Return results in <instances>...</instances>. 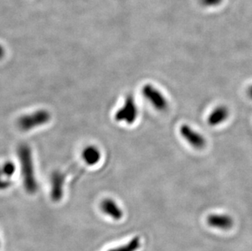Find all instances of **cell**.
<instances>
[{"mask_svg": "<svg viewBox=\"0 0 252 251\" xmlns=\"http://www.w3.org/2000/svg\"><path fill=\"white\" fill-rule=\"evenodd\" d=\"M17 155L21 162L25 189L30 194H33L38 191V182L36 180L31 147L27 144H22L17 150Z\"/></svg>", "mask_w": 252, "mask_h": 251, "instance_id": "obj_1", "label": "cell"}, {"mask_svg": "<svg viewBox=\"0 0 252 251\" xmlns=\"http://www.w3.org/2000/svg\"><path fill=\"white\" fill-rule=\"evenodd\" d=\"M51 114L45 109H39L27 115L20 117L17 120V126L23 131L33 130L49 123Z\"/></svg>", "mask_w": 252, "mask_h": 251, "instance_id": "obj_2", "label": "cell"}, {"mask_svg": "<svg viewBox=\"0 0 252 251\" xmlns=\"http://www.w3.org/2000/svg\"><path fill=\"white\" fill-rule=\"evenodd\" d=\"M138 118V107L136 105L133 95H128L125 99L123 106L115 113L114 119L119 123H125L131 125Z\"/></svg>", "mask_w": 252, "mask_h": 251, "instance_id": "obj_3", "label": "cell"}, {"mask_svg": "<svg viewBox=\"0 0 252 251\" xmlns=\"http://www.w3.org/2000/svg\"><path fill=\"white\" fill-rule=\"evenodd\" d=\"M144 97L158 111H164L168 107L167 98L152 84H145L141 89Z\"/></svg>", "mask_w": 252, "mask_h": 251, "instance_id": "obj_4", "label": "cell"}, {"mask_svg": "<svg viewBox=\"0 0 252 251\" xmlns=\"http://www.w3.org/2000/svg\"><path fill=\"white\" fill-rule=\"evenodd\" d=\"M180 133L181 136L196 150H202L206 147L207 140L203 135L193 130L190 126L183 124L180 127Z\"/></svg>", "mask_w": 252, "mask_h": 251, "instance_id": "obj_5", "label": "cell"}, {"mask_svg": "<svg viewBox=\"0 0 252 251\" xmlns=\"http://www.w3.org/2000/svg\"><path fill=\"white\" fill-rule=\"evenodd\" d=\"M207 223L210 227L228 231L233 227V220L225 214H212L207 216Z\"/></svg>", "mask_w": 252, "mask_h": 251, "instance_id": "obj_6", "label": "cell"}, {"mask_svg": "<svg viewBox=\"0 0 252 251\" xmlns=\"http://www.w3.org/2000/svg\"><path fill=\"white\" fill-rule=\"evenodd\" d=\"M65 175L61 171L53 172L51 176V197L54 201H59L63 197Z\"/></svg>", "mask_w": 252, "mask_h": 251, "instance_id": "obj_7", "label": "cell"}, {"mask_svg": "<svg viewBox=\"0 0 252 251\" xmlns=\"http://www.w3.org/2000/svg\"><path fill=\"white\" fill-rule=\"evenodd\" d=\"M229 116V110L224 105H220L212 110L207 119V123L211 126H217L225 122Z\"/></svg>", "mask_w": 252, "mask_h": 251, "instance_id": "obj_8", "label": "cell"}, {"mask_svg": "<svg viewBox=\"0 0 252 251\" xmlns=\"http://www.w3.org/2000/svg\"><path fill=\"white\" fill-rule=\"evenodd\" d=\"M100 208L104 213L114 219L115 220H119L123 218L124 213L119 205L112 199H105L100 204Z\"/></svg>", "mask_w": 252, "mask_h": 251, "instance_id": "obj_9", "label": "cell"}, {"mask_svg": "<svg viewBox=\"0 0 252 251\" xmlns=\"http://www.w3.org/2000/svg\"><path fill=\"white\" fill-rule=\"evenodd\" d=\"M82 158L88 166H94L100 161L101 154L98 148L89 145L82 152Z\"/></svg>", "mask_w": 252, "mask_h": 251, "instance_id": "obj_10", "label": "cell"}, {"mask_svg": "<svg viewBox=\"0 0 252 251\" xmlns=\"http://www.w3.org/2000/svg\"><path fill=\"white\" fill-rule=\"evenodd\" d=\"M140 241L139 237H135L131 240V242H129L125 246L118 247L115 249L110 250L109 251H136L140 248Z\"/></svg>", "mask_w": 252, "mask_h": 251, "instance_id": "obj_11", "label": "cell"}, {"mask_svg": "<svg viewBox=\"0 0 252 251\" xmlns=\"http://www.w3.org/2000/svg\"><path fill=\"white\" fill-rule=\"evenodd\" d=\"M16 171V166L13 162L7 161L0 166V177L9 178L13 176Z\"/></svg>", "mask_w": 252, "mask_h": 251, "instance_id": "obj_12", "label": "cell"}, {"mask_svg": "<svg viewBox=\"0 0 252 251\" xmlns=\"http://www.w3.org/2000/svg\"><path fill=\"white\" fill-rule=\"evenodd\" d=\"M200 2L206 7H213L219 5L222 2V0H200Z\"/></svg>", "mask_w": 252, "mask_h": 251, "instance_id": "obj_13", "label": "cell"}, {"mask_svg": "<svg viewBox=\"0 0 252 251\" xmlns=\"http://www.w3.org/2000/svg\"><path fill=\"white\" fill-rule=\"evenodd\" d=\"M11 185H12V182L8 180V178L3 179L2 177H0V190L7 189Z\"/></svg>", "mask_w": 252, "mask_h": 251, "instance_id": "obj_14", "label": "cell"}, {"mask_svg": "<svg viewBox=\"0 0 252 251\" xmlns=\"http://www.w3.org/2000/svg\"><path fill=\"white\" fill-rule=\"evenodd\" d=\"M4 49H3L2 46L0 45V60L2 59V57H4Z\"/></svg>", "mask_w": 252, "mask_h": 251, "instance_id": "obj_15", "label": "cell"}, {"mask_svg": "<svg viewBox=\"0 0 252 251\" xmlns=\"http://www.w3.org/2000/svg\"><path fill=\"white\" fill-rule=\"evenodd\" d=\"M248 95L252 100V85H251L248 89Z\"/></svg>", "mask_w": 252, "mask_h": 251, "instance_id": "obj_16", "label": "cell"}]
</instances>
